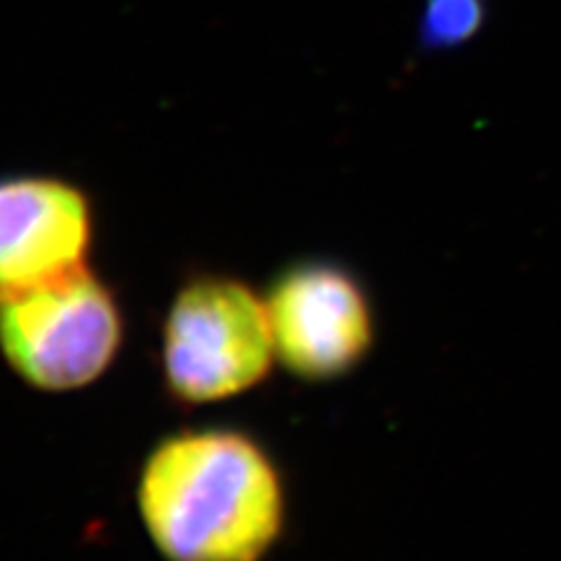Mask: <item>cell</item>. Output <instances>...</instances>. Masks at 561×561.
I'll list each match as a JSON object with an SVG mask.
<instances>
[{"label":"cell","mask_w":561,"mask_h":561,"mask_svg":"<svg viewBox=\"0 0 561 561\" xmlns=\"http://www.w3.org/2000/svg\"><path fill=\"white\" fill-rule=\"evenodd\" d=\"M136 501L169 561H260L286 522V491L272 456L230 428L164 437L140 468Z\"/></svg>","instance_id":"cell-1"},{"label":"cell","mask_w":561,"mask_h":561,"mask_svg":"<svg viewBox=\"0 0 561 561\" xmlns=\"http://www.w3.org/2000/svg\"><path fill=\"white\" fill-rule=\"evenodd\" d=\"M122 337L115 295L87 265L0 293V354L33 389H84L113 365Z\"/></svg>","instance_id":"cell-2"},{"label":"cell","mask_w":561,"mask_h":561,"mask_svg":"<svg viewBox=\"0 0 561 561\" xmlns=\"http://www.w3.org/2000/svg\"><path fill=\"white\" fill-rule=\"evenodd\" d=\"M276 358L267 302L232 276L192 278L175 293L162 335L169 391L216 402L251 391Z\"/></svg>","instance_id":"cell-3"},{"label":"cell","mask_w":561,"mask_h":561,"mask_svg":"<svg viewBox=\"0 0 561 561\" xmlns=\"http://www.w3.org/2000/svg\"><path fill=\"white\" fill-rule=\"evenodd\" d=\"M265 302L276 358L295 377H342L373 346L370 300L354 276L330 262L288 267L272 284Z\"/></svg>","instance_id":"cell-4"},{"label":"cell","mask_w":561,"mask_h":561,"mask_svg":"<svg viewBox=\"0 0 561 561\" xmlns=\"http://www.w3.org/2000/svg\"><path fill=\"white\" fill-rule=\"evenodd\" d=\"M92 202L55 175L0 179V293L43 284L87 265Z\"/></svg>","instance_id":"cell-5"},{"label":"cell","mask_w":561,"mask_h":561,"mask_svg":"<svg viewBox=\"0 0 561 561\" xmlns=\"http://www.w3.org/2000/svg\"><path fill=\"white\" fill-rule=\"evenodd\" d=\"M489 22V0H424L416 20L421 51L443 55L480 38Z\"/></svg>","instance_id":"cell-6"}]
</instances>
